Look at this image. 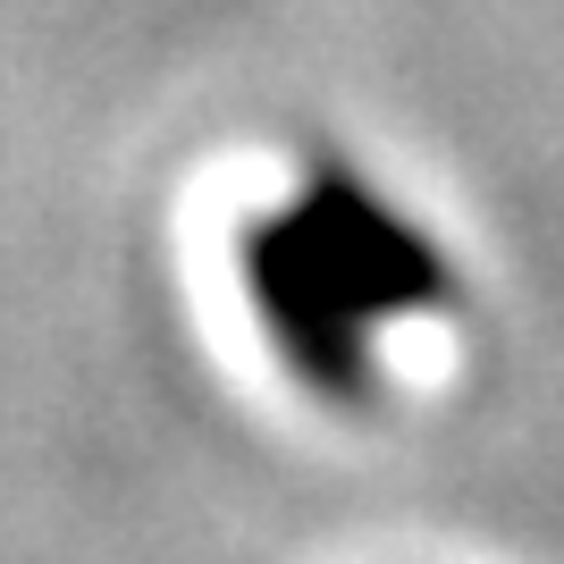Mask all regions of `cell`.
<instances>
[{"label":"cell","instance_id":"6da1fadb","mask_svg":"<svg viewBox=\"0 0 564 564\" xmlns=\"http://www.w3.org/2000/svg\"><path fill=\"white\" fill-rule=\"evenodd\" d=\"M253 295L279 346L321 388H354L388 321L438 304V261L379 194L312 177L279 219L253 228Z\"/></svg>","mask_w":564,"mask_h":564}]
</instances>
